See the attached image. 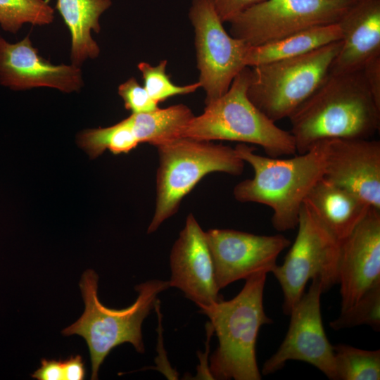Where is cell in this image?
Wrapping results in <instances>:
<instances>
[{"label": "cell", "instance_id": "6da1fadb", "mask_svg": "<svg viewBox=\"0 0 380 380\" xmlns=\"http://www.w3.org/2000/svg\"><path fill=\"white\" fill-rule=\"evenodd\" d=\"M296 152L337 138L369 139L380 127V106L362 70L329 72L319 87L289 118Z\"/></svg>", "mask_w": 380, "mask_h": 380}, {"label": "cell", "instance_id": "7a4b0ae2", "mask_svg": "<svg viewBox=\"0 0 380 380\" xmlns=\"http://www.w3.org/2000/svg\"><path fill=\"white\" fill-rule=\"evenodd\" d=\"M239 157L252 167L254 175L234 188L236 200L257 203L272 210V224L285 232L297 227L301 206L312 187L322 177L325 141L290 158L256 154L253 146L239 144Z\"/></svg>", "mask_w": 380, "mask_h": 380}, {"label": "cell", "instance_id": "3957f363", "mask_svg": "<svg viewBox=\"0 0 380 380\" xmlns=\"http://www.w3.org/2000/svg\"><path fill=\"white\" fill-rule=\"evenodd\" d=\"M267 274L263 271L253 274L246 279L243 289L234 298L200 308L209 318L218 339V346L210 358V379H261L255 345L260 327L272 322L263 306Z\"/></svg>", "mask_w": 380, "mask_h": 380}, {"label": "cell", "instance_id": "277c9868", "mask_svg": "<svg viewBox=\"0 0 380 380\" xmlns=\"http://www.w3.org/2000/svg\"><path fill=\"white\" fill-rule=\"evenodd\" d=\"M98 280L94 270L83 273L80 287L85 304L84 312L62 331L65 336L78 334L86 340L93 380L98 379L101 365L116 346L129 343L138 353H144L142 323L156 306L158 295L170 287L168 281L153 279L143 282L135 287L138 293L135 302L126 308L116 310L108 308L99 301Z\"/></svg>", "mask_w": 380, "mask_h": 380}, {"label": "cell", "instance_id": "5b68a950", "mask_svg": "<svg viewBox=\"0 0 380 380\" xmlns=\"http://www.w3.org/2000/svg\"><path fill=\"white\" fill-rule=\"evenodd\" d=\"M251 68L246 67L225 94L206 104L202 114L194 115L182 137L258 145L268 156L274 158L295 154L291 132L277 126L248 98Z\"/></svg>", "mask_w": 380, "mask_h": 380}, {"label": "cell", "instance_id": "8992f818", "mask_svg": "<svg viewBox=\"0 0 380 380\" xmlns=\"http://www.w3.org/2000/svg\"><path fill=\"white\" fill-rule=\"evenodd\" d=\"M156 148V205L148 234L177 212L183 198L204 176L215 172L240 175L244 168L234 148L210 141L179 137Z\"/></svg>", "mask_w": 380, "mask_h": 380}, {"label": "cell", "instance_id": "52a82bcc", "mask_svg": "<svg viewBox=\"0 0 380 380\" xmlns=\"http://www.w3.org/2000/svg\"><path fill=\"white\" fill-rule=\"evenodd\" d=\"M341 41L305 54L251 68L247 94L274 122L289 116L329 73Z\"/></svg>", "mask_w": 380, "mask_h": 380}, {"label": "cell", "instance_id": "ba28073f", "mask_svg": "<svg viewBox=\"0 0 380 380\" xmlns=\"http://www.w3.org/2000/svg\"><path fill=\"white\" fill-rule=\"evenodd\" d=\"M296 239L281 265L272 273L284 294V312L289 315L310 279L319 278L323 293L338 282L340 241L334 238L303 202Z\"/></svg>", "mask_w": 380, "mask_h": 380}, {"label": "cell", "instance_id": "9c48e42d", "mask_svg": "<svg viewBox=\"0 0 380 380\" xmlns=\"http://www.w3.org/2000/svg\"><path fill=\"white\" fill-rule=\"evenodd\" d=\"M357 0H264L234 17L229 34L249 46L338 23Z\"/></svg>", "mask_w": 380, "mask_h": 380}, {"label": "cell", "instance_id": "30bf717a", "mask_svg": "<svg viewBox=\"0 0 380 380\" xmlns=\"http://www.w3.org/2000/svg\"><path fill=\"white\" fill-rule=\"evenodd\" d=\"M189 17L194 30L198 82L205 92L206 105L225 94L246 67L249 46L225 30L212 0H192Z\"/></svg>", "mask_w": 380, "mask_h": 380}, {"label": "cell", "instance_id": "8fae6325", "mask_svg": "<svg viewBox=\"0 0 380 380\" xmlns=\"http://www.w3.org/2000/svg\"><path fill=\"white\" fill-rule=\"evenodd\" d=\"M323 293L319 278L312 279L289 315L287 333L278 350L263 365L262 373L270 374L281 369L289 360L309 363L336 380L334 347L322 324L320 298Z\"/></svg>", "mask_w": 380, "mask_h": 380}, {"label": "cell", "instance_id": "7c38bea8", "mask_svg": "<svg viewBox=\"0 0 380 380\" xmlns=\"http://www.w3.org/2000/svg\"><path fill=\"white\" fill-rule=\"evenodd\" d=\"M205 235L220 289L258 272H272L280 253L291 244L281 234L212 229Z\"/></svg>", "mask_w": 380, "mask_h": 380}, {"label": "cell", "instance_id": "4fadbf2b", "mask_svg": "<svg viewBox=\"0 0 380 380\" xmlns=\"http://www.w3.org/2000/svg\"><path fill=\"white\" fill-rule=\"evenodd\" d=\"M337 284L341 310L380 284V209L371 206L352 232L340 241Z\"/></svg>", "mask_w": 380, "mask_h": 380}, {"label": "cell", "instance_id": "5bb4252c", "mask_svg": "<svg viewBox=\"0 0 380 380\" xmlns=\"http://www.w3.org/2000/svg\"><path fill=\"white\" fill-rule=\"evenodd\" d=\"M324 141L322 178L380 209V141L370 138Z\"/></svg>", "mask_w": 380, "mask_h": 380}, {"label": "cell", "instance_id": "9a60e30c", "mask_svg": "<svg viewBox=\"0 0 380 380\" xmlns=\"http://www.w3.org/2000/svg\"><path fill=\"white\" fill-rule=\"evenodd\" d=\"M170 287L179 289L199 308L222 298L205 232L192 213L175 241L170 255Z\"/></svg>", "mask_w": 380, "mask_h": 380}, {"label": "cell", "instance_id": "2e32d148", "mask_svg": "<svg viewBox=\"0 0 380 380\" xmlns=\"http://www.w3.org/2000/svg\"><path fill=\"white\" fill-rule=\"evenodd\" d=\"M0 84L13 90L50 87L72 93L83 87L84 80L80 67L51 63L27 36L14 44L0 37Z\"/></svg>", "mask_w": 380, "mask_h": 380}, {"label": "cell", "instance_id": "e0dca14e", "mask_svg": "<svg viewBox=\"0 0 380 380\" xmlns=\"http://www.w3.org/2000/svg\"><path fill=\"white\" fill-rule=\"evenodd\" d=\"M341 46L330 72L360 70L380 56V0H357L338 23Z\"/></svg>", "mask_w": 380, "mask_h": 380}, {"label": "cell", "instance_id": "ac0fdd59", "mask_svg": "<svg viewBox=\"0 0 380 380\" xmlns=\"http://www.w3.org/2000/svg\"><path fill=\"white\" fill-rule=\"evenodd\" d=\"M304 203L339 241L352 232L371 207L354 193L322 177L312 187Z\"/></svg>", "mask_w": 380, "mask_h": 380}, {"label": "cell", "instance_id": "d6986e66", "mask_svg": "<svg viewBox=\"0 0 380 380\" xmlns=\"http://www.w3.org/2000/svg\"><path fill=\"white\" fill-rule=\"evenodd\" d=\"M111 4L110 0H56V8L70 33L71 64L80 67L86 60L99 56L100 48L91 32H100V17Z\"/></svg>", "mask_w": 380, "mask_h": 380}, {"label": "cell", "instance_id": "ffe728a7", "mask_svg": "<svg viewBox=\"0 0 380 380\" xmlns=\"http://www.w3.org/2000/svg\"><path fill=\"white\" fill-rule=\"evenodd\" d=\"M341 38L338 23L311 27L272 43L249 46L245 63L246 67H254L299 56L341 41Z\"/></svg>", "mask_w": 380, "mask_h": 380}, {"label": "cell", "instance_id": "44dd1931", "mask_svg": "<svg viewBox=\"0 0 380 380\" xmlns=\"http://www.w3.org/2000/svg\"><path fill=\"white\" fill-rule=\"evenodd\" d=\"M194 117L184 104H177L142 113H132L129 120L139 143H148L156 147L182 137L189 122Z\"/></svg>", "mask_w": 380, "mask_h": 380}, {"label": "cell", "instance_id": "7402d4cb", "mask_svg": "<svg viewBox=\"0 0 380 380\" xmlns=\"http://www.w3.org/2000/svg\"><path fill=\"white\" fill-rule=\"evenodd\" d=\"M77 143L91 158L106 150L127 153L139 144L128 118L108 127L84 129L77 134Z\"/></svg>", "mask_w": 380, "mask_h": 380}, {"label": "cell", "instance_id": "603a6c76", "mask_svg": "<svg viewBox=\"0 0 380 380\" xmlns=\"http://www.w3.org/2000/svg\"><path fill=\"white\" fill-rule=\"evenodd\" d=\"M333 347L336 380L380 379V350H362L346 344Z\"/></svg>", "mask_w": 380, "mask_h": 380}, {"label": "cell", "instance_id": "cb8c5ba5", "mask_svg": "<svg viewBox=\"0 0 380 380\" xmlns=\"http://www.w3.org/2000/svg\"><path fill=\"white\" fill-rule=\"evenodd\" d=\"M54 20V9L46 0H0V25L16 33L24 23L46 25Z\"/></svg>", "mask_w": 380, "mask_h": 380}, {"label": "cell", "instance_id": "d4e9b609", "mask_svg": "<svg viewBox=\"0 0 380 380\" xmlns=\"http://www.w3.org/2000/svg\"><path fill=\"white\" fill-rule=\"evenodd\" d=\"M364 324L379 331L380 284L370 289L355 304L341 310L338 318L330 322V327L341 330Z\"/></svg>", "mask_w": 380, "mask_h": 380}, {"label": "cell", "instance_id": "484cf974", "mask_svg": "<svg viewBox=\"0 0 380 380\" xmlns=\"http://www.w3.org/2000/svg\"><path fill=\"white\" fill-rule=\"evenodd\" d=\"M167 63V60H163L156 66L146 62H141L137 65L139 70L141 72L144 87L157 103L164 101L174 96L194 93L201 87L198 81L184 86L175 84L166 73Z\"/></svg>", "mask_w": 380, "mask_h": 380}, {"label": "cell", "instance_id": "4316f807", "mask_svg": "<svg viewBox=\"0 0 380 380\" xmlns=\"http://www.w3.org/2000/svg\"><path fill=\"white\" fill-rule=\"evenodd\" d=\"M118 92L124 101L125 108L132 113H148L159 108L158 103L151 97L135 77H132L120 84Z\"/></svg>", "mask_w": 380, "mask_h": 380}, {"label": "cell", "instance_id": "83f0119b", "mask_svg": "<svg viewBox=\"0 0 380 380\" xmlns=\"http://www.w3.org/2000/svg\"><path fill=\"white\" fill-rule=\"evenodd\" d=\"M264 0H212L215 9L224 23L230 22L234 17Z\"/></svg>", "mask_w": 380, "mask_h": 380}, {"label": "cell", "instance_id": "f1b7e54d", "mask_svg": "<svg viewBox=\"0 0 380 380\" xmlns=\"http://www.w3.org/2000/svg\"><path fill=\"white\" fill-rule=\"evenodd\" d=\"M361 70L372 96L380 106V56L368 61Z\"/></svg>", "mask_w": 380, "mask_h": 380}, {"label": "cell", "instance_id": "f546056e", "mask_svg": "<svg viewBox=\"0 0 380 380\" xmlns=\"http://www.w3.org/2000/svg\"><path fill=\"white\" fill-rule=\"evenodd\" d=\"M32 377L38 380H63V361L42 359L40 367Z\"/></svg>", "mask_w": 380, "mask_h": 380}, {"label": "cell", "instance_id": "4dcf8cb0", "mask_svg": "<svg viewBox=\"0 0 380 380\" xmlns=\"http://www.w3.org/2000/svg\"><path fill=\"white\" fill-rule=\"evenodd\" d=\"M63 380H82L85 376V367L80 355L70 357L63 361Z\"/></svg>", "mask_w": 380, "mask_h": 380}]
</instances>
